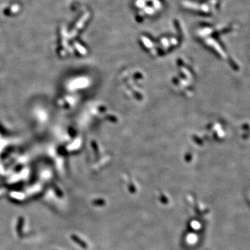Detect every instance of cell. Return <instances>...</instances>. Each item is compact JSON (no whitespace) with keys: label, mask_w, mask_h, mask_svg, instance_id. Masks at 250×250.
<instances>
[]
</instances>
